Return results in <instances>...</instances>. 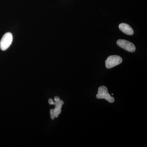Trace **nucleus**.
Returning a JSON list of instances; mask_svg holds the SVG:
<instances>
[{"mask_svg": "<svg viewBox=\"0 0 147 147\" xmlns=\"http://www.w3.org/2000/svg\"><path fill=\"white\" fill-rule=\"evenodd\" d=\"M51 118L53 120L54 119H55V117H54V116H53V115H51Z\"/></svg>", "mask_w": 147, "mask_h": 147, "instance_id": "1a4fd4ad", "label": "nucleus"}, {"mask_svg": "<svg viewBox=\"0 0 147 147\" xmlns=\"http://www.w3.org/2000/svg\"><path fill=\"white\" fill-rule=\"evenodd\" d=\"M96 97L98 99H105L110 103H113L115 101V98L111 96L108 93V88L105 86H101L99 87Z\"/></svg>", "mask_w": 147, "mask_h": 147, "instance_id": "f257e3e1", "label": "nucleus"}, {"mask_svg": "<svg viewBox=\"0 0 147 147\" xmlns=\"http://www.w3.org/2000/svg\"><path fill=\"white\" fill-rule=\"evenodd\" d=\"M122 61V59L120 56L112 55L109 56L105 61V66L107 68H112L120 64Z\"/></svg>", "mask_w": 147, "mask_h": 147, "instance_id": "7ed1b4c3", "label": "nucleus"}, {"mask_svg": "<svg viewBox=\"0 0 147 147\" xmlns=\"http://www.w3.org/2000/svg\"><path fill=\"white\" fill-rule=\"evenodd\" d=\"M13 36L11 33L7 32L4 35L0 41V48L5 51L7 50L12 43Z\"/></svg>", "mask_w": 147, "mask_h": 147, "instance_id": "f03ea898", "label": "nucleus"}, {"mask_svg": "<svg viewBox=\"0 0 147 147\" xmlns=\"http://www.w3.org/2000/svg\"><path fill=\"white\" fill-rule=\"evenodd\" d=\"M119 29L125 34L132 35L134 34V31L131 27L128 24L122 23L119 25Z\"/></svg>", "mask_w": 147, "mask_h": 147, "instance_id": "39448f33", "label": "nucleus"}, {"mask_svg": "<svg viewBox=\"0 0 147 147\" xmlns=\"http://www.w3.org/2000/svg\"><path fill=\"white\" fill-rule=\"evenodd\" d=\"M117 43L120 47L129 52L133 53L136 50V47L132 42L126 40L119 39L117 40Z\"/></svg>", "mask_w": 147, "mask_h": 147, "instance_id": "20e7f679", "label": "nucleus"}, {"mask_svg": "<svg viewBox=\"0 0 147 147\" xmlns=\"http://www.w3.org/2000/svg\"><path fill=\"white\" fill-rule=\"evenodd\" d=\"M60 100V98L58 96H55V102H58L59 100Z\"/></svg>", "mask_w": 147, "mask_h": 147, "instance_id": "0eeeda50", "label": "nucleus"}, {"mask_svg": "<svg viewBox=\"0 0 147 147\" xmlns=\"http://www.w3.org/2000/svg\"><path fill=\"white\" fill-rule=\"evenodd\" d=\"M48 102H49V104H50V105H54V101H53V99H51V98H50V99H49Z\"/></svg>", "mask_w": 147, "mask_h": 147, "instance_id": "423d86ee", "label": "nucleus"}, {"mask_svg": "<svg viewBox=\"0 0 147 147\" xmlns=\"http://www.w3.org/2000/svg\"><path fill=\"white\" fill-rule=\"evenodd\" d=\"M54 110H53V109H51L50 111V115H53V114H54Z\"/></svg>", "mask_w": 147, "mask_h": 147, "instance_id": "6e6552de", "label": "nucleus"}]
</instances>
